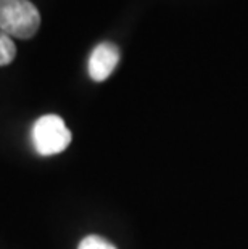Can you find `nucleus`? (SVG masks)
<instances>
[{"label":"nucleus","mask_w":248,"mask_h":249,"mask_svg":"<svg viewBox=\"0 0 248 249\" xmlns=\"http://www.w3.org/2000/svg\"><path fill=\"white\" fill-rule=\"evenodd\" d=\"M40 13L29 0H0V31L17 39H29L39 31Z\"/></svg>","instance_id":"1"},{"label":"nucleus","mask_w":248,"mask_h":249,"mask_svg":"<svg viewBox=\"0 0 248 249\" xmlns=\"http://www.w3.org/2000/svg\"><path fill=\"white\" fill-rule=\"evenodd\" d=\"M33 145L40 156H54L65 151L71 143V132L57 114H45L33 125Z\"/></svg>","instance_id":"2"},{"label":"nucleus","mask_w":248,"mask_h":249,"mask_svg":"<svg viewBox=\"0 0 248 249\" xmlns=\"http://www.w3.org/2000/svg\"><path fill=\"white\" fill-rule=\"evenodd\" d=\"M119 49L112 42H102L89 56V76L92 81L103 82L112 76L119 63Z\"/></svg>","instance_id":"3"},{"label":"nucleus","mask_w":248,"mask_h":249,"mask_svg":"<svg viewBox=\"0 0 248 249\" xmlns=\"http://www.w3.org/2000/svg\"><path fill=\"white\" fill-rule=\"evenodd\" d=\"M17 56V45L13 39L3 31H0V66L10 65Z\"/></svg>","instance_id":"4"},{"label":"nucleus","mask_w":248,"mask_h":249,"mask_svg":"<svg viewBox=\"0 0 248 249\" xmlns=\"http://www.w3.org/2000/svg\"><path fill=\"white\" fill-rule=\"evenodd\" d=\"M77 249H116V246L98 235H89L79 243Z\"/></svg>","instance_id":"5"}]
</instances>
